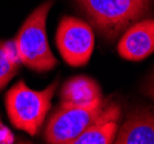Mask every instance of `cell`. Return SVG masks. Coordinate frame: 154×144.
I'll use <instances>...</instances> for the list:
<instances>
[{
  "instance_id": "cell-1",
  "label": "cell",
  "mask_w": 154,
  "mask_h": 144,
  "mask_svg": "<svg viewBox=\"0 0 154 144\" xmlns=\"http://www.w3.org/2000/svg\"><path fill=\"white\" fill-rule=\"evenodd\" d=\"M90 23L108 40L153 13V0H76Z\"/></svg>"
},
{
  "instance_id": "cell-2",
  "label": "cell",
  "mask_w": 154,
  "mask_h": 144,
  "mask_svg": "<svg viewBox=\"0 0 154 144\" xmlns=\"http://www.w3.org/2000/svg\"><path fill=\"white\" fill-rule=\"evenodd\" d=\"M53 1H46L32 12L13 39L20 62L38 73L53 69L58 61L46 36V19Z\"/></svg>"
},
{
  "instance_id": "cell-3",
  "label": "cell",
  "mask_w": 154,
  "mask_h": 144,
  "mask_svg": "<svg viewBox=\"0 0 154 144\" xmlns=\"http://www.w3.org/2000/svg\"><path fill=\"white\" fill-rule=\"evenodd\" d=\"M58 84L57 80L42 91L31 90L23 81L14 84L5 97L7 114L14 127L31 136L37 135L51 108Z\"/></svg>"
},
{
  "instance_id": "cell-4",
  "label": "cell",
  "mask_w": 154,
  "mask_h": 144,
  "mask_svg": "<svg viewBox=\"0 0 154 144\" xmlns=\"http://www.w3.org/2000/svg\"><path fill=\"white\" fill-rule=\"evenodd\" d=\"M103 100L90 106L62 104L47 121L44 136L47 143L74 144L103 108Z\"/></svg>"
},
{
  "instance_id": "cell-5",
  "label": "cell",
  "mask_w": 154,
  "mask_h": 144,
  "mask_svg": "<svg viewBox=\"0 0 154 144\" xmlns=\"http://www.w3.org/2000/svg\"><path fill=\"white\" fill-rule=\"evenodd\" d=\"M57 45L63 60L72 67L89 62L94 46V35L86 22L64 16L60 21L57 31Z\"/></svg>"
},
{
  "instance_id": "cell-6",
  "label": "cell",
  "mask_w": 154,
  "mask_h": 144,
  "mask_svg": "<svg viewBox=\"0 0 154 144\" xmlns=\"http://www.w3.org/2000/svg\"><path fill=\"white\" fill-rule=\"evenodd\" d=\"M120 55L130 61H140L154 52V19H143L130 26L119 42Z\"/></svg>"
},
{
  "instance_id": "cell-7",
  "label": "cell",
  "mask_w": 154,
  "mask_h": 144,
  "mask_svg": "<svg viewBox=\"0 0 154 144\" xmlns=\"http://www.w3.org/2000/svg\"><path fill=\"white\" fill-rule=\"evenodd\" d=\"M116 144H154V108H136L117 131Z\"/></svg>"
},
{
  "instance_id": "cell-8",
  "label": "cell",
  "mask_w": 154,
  "mask_h": 144,
  "mask_svg": "<svg viewBox=\"0 0 154 144\" xmlns=\"http://www.w3.org/2000/svg\"><path fill=\"white\" fill-rule=\"evenodd\" d=\"M120 107L116 104L103 106L96 120L76 138L74 144H110L114 143L119 129Z\"/></svg>"
},
{
  "instance_id": "cell-9",
  "label": "cell",
  "mask_w": 154,
  "mask_h": 144,
  "mask_svg": "<svg viewBox=\"0 0 154 144\" xmlns=\"http://www.w3.org/2000/svg\"><path fill=\"white\" fill-rule=\"evenodd\" d=\"M61 103L74 106H90L103 100L100 88L94 80L88 76H74L63 84Z\"/></svg>"
},
{
  "instance_id": "cell-10",
  "label": "cell",
  "mask_w": 154,
  "mask_h": 144,
  "mask_svg": "<svg viewBox=\"0 0 154 144\" xmlns=\"http://www.w3.org/2000/svg\"><path fill=\"white\" fill-rule=\"evenodd\" d=\"M19 65L20 59L14 42L0 40V90L16 75Z\"/></svg>"
},
{
  "instance_id": "cell-11",
  "label": "cell",
  "mask_w": 154,
  "mask_h": 144,
  "mask_svg": "<svg viewBox=\"0 0 154 144\" xmlns=\"http://www.w3.org/2000/svg\"><path fill=\"white\" fill-rule=\"evenodd\" d=\"M14 136L11 130L0 121V143H13Z\"/></svg>"
},
{
  "instance_id": "cell-12",
  "label": "cell",
  "mask_w": 154,
  "mask_h": 144,
  "mask_svg": "<svg viewBox=\"0 0 154 144\" xmlns=\"http://www.w3.org/2000/svg\"><path fill=\"white\" fill-rule=\"evenodd\" d=\"M144 92L147 95L148 97L154 99V72L152 73V75L148 77V80L144 85Z\"/></svg>"
}]
</instances>
